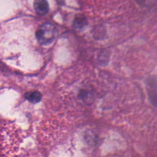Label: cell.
<instances>
[{
	"label": "cell",
	"mask_w": 157,
	"mask_h": 157,
	"mask_svg": "<svg viewBox=\"0 0 157 157\" xmlns=\"http://www.w3.org/2000/svg\"><path fill=\"white\" fill-rule=\"evenodd\" d=\"M86 25V20L82 17L77 18L74 21V25L77 28H82Z\"/></svg>",
	"instance_id": "4"
},
{
	"label": "cell",
	"mask_w": 157,
	"mask_h": 157,
	"mask_svg": "<svg viewBox=\"0 0 157 157\" xmlns=\"http://www.w3.org/2000/svg\"><path fill=\"white\" fill-rule=\"evenodd\" d=\"M34 8L39 15H45L49 10V5L47 1L44 0H37L34 2Z\"/></svg>",
	"instance_id": "2"
},
{
	"label": "cell",
	"mask_w": 157,
	"mask_h": 157,
	"mask_svg": "<svg viewBox=\"0 0 157 157\" xmlns=\"http://www.w3.org/2000/svg\"><path fill=\"white\" fill-rule=\"evenodd\" d=\"M56 35V28L50 22H46L41 25L36 33L37 40L41 45L50 44L55 39Z\"/></svg>",
	"instance_id": "1"
},
{
	"label": "cell",
	"mask_w": 157,
	"mask_h": 157,
	"mask_svg": "<svg viewBox=\"0 0 157 157\" xmlns=\"http://www.w3.org/2000/svg\"><path fill=\"white\" fill-rule=\"evenodd\" d=\"M25 96L26 99L33 104H36L40 101L42 99V94L39 91H30L25 93Z\"/></svg>",
	"instance_id": "3"
}]
</instances>
